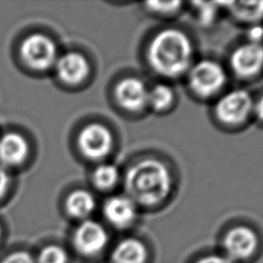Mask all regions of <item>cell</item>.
I'll use <instances>...</instances> for the list:
<instances>
[{"mask_svg": "<svg viewBox=\"0 0 263 263\" xmlns=\"http://www.w3.org/2000/svg\"><path fill=\"white\" fill-rule=\"evenodd\" d=\"M173 179L168 167L155 158H143L134 163L124 177L126 195L137 205L156 206L171 194Z\"/></svg>", "mask_w": 263, "mask_h": 263, "instance_id": "cell-1", "label": "cell"}, {"mask_svg": "<svg viewBox=\"0 0 263 263\" xmlns=\"http://www.w3.org/2000/svg\"><path fill=\"white\" fill-rule=\"evenodd\" d=\"M193 46L189 37L177 29L158 32L148 45L147 60L154 72L166 78H176L191 67Z\"/></svg>", "mask_w": 263, "mask_h": 263, "instance_id": "cell-2", "label": "cell"}, {"mask_svg": "<svg viewBox=\"0 0 263 263\" xmlns=\"http://www.w3.org/2000/svg\"><path fill=\"white\" fill-rule=\"evenodd\" d=\"M109 233L106 227L92 219L80 221L70 237L73 253L85 260L99 258L109 246Z\"/></svg>", "mask_w": 263, "mask_h": 263, "instance_id": "cell-3", "label": "cell"}, {"mask_svg": "<svg viewBox=\"0 0 263 263\" xmlns=\"http://www.w3.org/2000/svg\"><path fill=\"white\" fill-rule=\"evenodd\" d=\"M260 237L255 229L239 224L229 228L221 238V252L233 263L252 260L260 250Z\"/></svg>", "mask_w": 263, "mask_h": 263, "instance_id": "cell-4", "label": "cell"}, {"mask_svg": "<svg viewBox=\"0 0 263 263\" xmlns=\"http://www.w3.org/2000/svg\"><path fill=\"white\" fill-rule=\"evenodd\" d=\"M227 80L223 67L215 61L202 60L188 70V84L198 97L210 98L218 93Z\"/></svg>", "mask_w": 263, "mask_h": 263, "instance_id": "cell-5", "label": "cell"}, {"mask_svg": "<svg viewBox=\"0 0 263 263\" xmlns=\"http://www.w3.org/2000/svg\"><path fill=\"white\" fill-rule=\"evenodd\" d=\"M20 54L23 62L36 71L49 69L58 60L53 40L41 33L27 36L20 46Z\"/></svg>", "mask_w": 263, "mask_h": 263, "instance_id": "cell-6", "label": "cell"}, {"mask_svg": "<svg viewBox=\"0 0 263 263\" xmlns=\"http://www.w3.org/2000/svg\"><path fill=\"white\" fill-rule=\"evenodd\" d=\"M254 101L245 89H233L222 96L216 103L215 113L217 118L230 125L239 124L253 113Z\"/></svg>", "mask_w": 263, "mask_h": 263, "instance_id": "cell-7", "label": "cell"}, {"mask_svg": "<svg viewBox=\"0 0 263 263\" xmlns=\"http://www.w3.org/2000/svg\"><path fill=\"white\" fill-rule=\"evenodd\" d=\"M113 135L102 123L86 124L80 130L77 144L80 152L88 159L99 160L107 156L113 148Z\"/></svg>", "mask_w": 263, "mask_h": 263, "instance_id": "cell-8", "label": "cell"}, {"mask_svg": "<svg viewBox=\"0 0 263 263\" xmlns=\"http://www.w3.org/2000/svg\"><path fill=\"white\" fill-rule=\"evenodd\" d=\"M103 216L106 222L117 230L130 228L138 218V205L125 195H114L103 205Z\"/></svg>", "mask_w": 263, "mask_h": 263, "instance_id": "cell-9", "label": "cell"}, {"mask_svg": "<svg viewBox=\"0 0 263 263\" xmlns=\"http://www.w3.org/2000/svg\"><path fill=\"white\" fill-rule=\"evenodd\" d=\"M230 66L235 75L249 78L263 68V44L247 42L236 47L230 57Z\"/></svg>", "mask_w": 263, "mask_h": 263, "instance_id": "cell-10", "label": "cell"}, {"mask_svg": "<svg viewBox=\"0 0 263 263\" xmlns=\"http://www.w3.org/2000/svg\"><path fill=\"white\" fill-rule=\"evenodd\" d=\"M149 89L137 77H126L120 80L114 90L117 104L129 112H140L148 107Z\"/></svg>", "mask_w": 263, "mask_h": 263, "instance_id": "cell-11", "label": "cell"}, {"mask_svg": "<svg viewBox=\"0 0 263 263\" xmlns=\"http://www.w3.org/2000/svg\"><path fill=\"white\" fill-rule=\"evenodd\" d=\"M150 257L146 242L136 236L119 239L109 254L110 263H149Z\"/></svg>", "mask_w": 263, "mask_h": 263, "instance_id": "cell-12", "label": "cell"}, {"mask_svg": "<svg viewBox=\"0 0 263 263\" xmlns=\"http://www.w3.org/2000/svg\"><path fill=\"white\" fill-rule=\"evenodd\" d=\"M55 70L59 79L67 84L81 83L89 74V63L86 58L76 51H70L61 55L55 62Z\"/></svg>", "mask_w": 263, "mask_h": 263, "instance_id": "cell-13", "label": "cell"}, {"mask_svg": "<svg viewBox=\"0 0 263 263\" xmlns=\"http://www.w3.org/2000/svg\"><path fill=\"white\" fill-rule=\"evenodd\" d=\"M29 144L18 133H6L0 138V163L6 166L22 164L29 155Z\"/></svg>", "mask_w": 263, "mask_h": 263, "instance_id": "cell-14", "label": "cell"}, {"mask_svg": "<svg viewBox=\"0 0 263 263\" xmlns=\"http://www.w3.org/2000/svg\"><path fill=\"white\" fill-rule=\"evenodd\" d=\"M96 199L93 195L84 189H77L71 192L66 201L65 209L67 214L76 220L83 221L89 219V216L96 209Z\"/></svg>", "mask_w": 263, "mask_h": 263, "instance_id": "cell-15", "label": "cell"}, {"mask_svg": "<svg viewBox=\"0 0 263 263\" xmlns=\"http://www.w3.org/2000/svg\"><path fill=\"white\" fill-rule=\"evenodd\" d=\"M221 4L229 10L234 18L242 23L255 25L263 20V1H231L222 2Z\"/></svg>", "mask_w": 263, "mask_h": 263, "instance_id": "cell-16", "label": "cell"}, {"mask_svg": "<svg viewBox=\"0 0 263 263\" xmlns=\"http://www.w3.org/2000/svg\"><path fill=\"white\" fill-rule=\"evenodd\" d=\"M35 263H71V254L60 243L50 242L42 246L34 254Z\"/></svg>", "mask_w": 263, "mask_h": 263, "instance_id": "cell-17", "label": "cell"}, {"mask_svg": "<svg viewBox=\"0 0 263 263\" xmlns=\"http://www.w3.org/2000/svg\"><path fill=\"white\" fill-rule=\"evenodd\" d=\"M175 101V92L173 88L163 83H158L149 89L148 107L154 111L161 112L170 108Z\"/></svg>", "mask_w": 263, "mask_h": 263, "instance_id": "cell-18", "label": "cell"}, {"mask_svg": "<svg viewBox=\"0 0 263 263\" xmlns=\"http://www.w3.org/2000/svg\"><path fill=\"white\" fill-rule=\"evenodd\" d=\"M119 181V171L111 163H103L96 167L92 173V183L100 190H110Z\"/></svg>", "mask_w": 263, "mask_h": 263, "instance_id": "cell-19", "label": "cell"}, {"mask_svg": "<svg viewBox=\"0 0 263 263\" xmlns=\"http://www.w3.org/2000/svg\"><path fill=\"white\" fill-rule=\"evenodd\" d=\"M193 6L198 23L204 26L215 21L220 8V4L217 2H193Z\"/></svg>", "mask_w": 263, "mask_h": 263, "instance_id": "cell-20", "label": "cell"}, {"mask_svg": "<svg viewBox=\"0 0 263 263\" xmlns=\"http://www.w3.org/2000/svg\"><path fill=\"white\" fill-rule=\"evenodd\" d=\"M181 1H165V2H158V1H150L146 2V8L151 11L152 13L158 15H173L182 6Z\"/></svg>", "mask_w": 263, "mask_h": 263, "instance_id": "cell-21", "label": "cell"}, {"mask_svg": "<svg viewBox=\"0 0 263 263\" xmlns=\"http://www.w3.org/2000/svg\"><path fill=\"white\" fill-rule=\"evenodd\" d=\"M0 263H35L34 254L26 249H15L0 258Z\"/></svg>", "mask_w": 263, "mask_h": 263, "instance_id": "cell-22", "label": "cell"}, {"mask_svg": "<svg viewBox=\"0 0 263 263\" xmlns=\"http://www.w3.org/2000/svg\"><path fill=\"white\" fill-rule=\"evenodd\" d=\"M191 263H233L222 253H206L196 257Z\"/></svg>", "mask_w": 263, "mask_h": 263, "instance_id": "cell-23", "label": "cell"}, {"mask_svg": "<svg viewBox=\"0 0 263 263\" xmlns=\"http://www.w3.org/2000/svg\"><path fill=\"white\" fill-rule=\"evenodd\" d=\"M248 41L254 43H262L263 40V27L260 24L251 25L248 31Z\"/></svg>", "mask_w": 263, "mask_h": 263, "instance_id": "cell-24", "label": "cell"}, {"mask_svg": "<svg viewBox=\"0 0 263 263\" xmlns=\"http://www.w3.org/2000/svg\"><path fill=\"white\" fill-rule=\"evenodd\" d=\"M9 186V176L4 167L0 164V199L5 195Z\"/></svg>", "mask_w": 263, "mask_h": 263, "instance_id": "cell-25", "label": "cell"}, {"mask_svg": "<svg viewBox=\"0 0 263 263\" xmlns=\"http://www.w3.org/2000/svg\"><path fill=\"white\" fill-rule=\"evenodd\" d=\"M253 113L260 121L263 122V96L260 97L256 102H254Z\"/></svg>", "mask_w": 263, "mask_h": 263, "instance_id": "cell-26", "label": "cell"}, {"mask_svg": "<svg viewBox=\"0 0 263 263\" xmlns=\"http://www.w3.org/2000/svg\"><path fill=\"white\" fill-rule=\"evenodd\" d=\"M2 236H3V230H2V227L0 225V243H1V240H2Z\"/></svg>", "mask_w": 263, "mask_h": 263, "instance_id": "cell-27", "label": "cell"}]
</instances>
